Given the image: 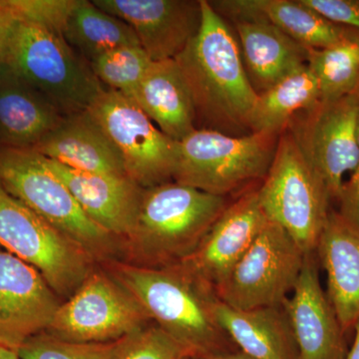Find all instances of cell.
Masks as SVG:
<instances>
[{
  "label": "cell",
  "mask_w": 359,
  "mask_h": 359,
  "mask_svg": "<svg viewBox=\"0 0 359 359\" xmlns=\"http://www.w3.org/2000/svg\"><path fill=\"white\" fill-rule=\"evenodd\" d=\"M202 25L174 59L192 96L197 129L231 136L252 133L257 93L250 84L235 34L210 1L201 0Z\"/></svg>",
  "instance_id": "6da1fadb"
},
{
  "label": "cell",
  "mask_w": 359,
  "mask_h": 359,
  "mask_svg": "<svg viewBox=\"0 0 359 359\" xmlns=\"http://www.w3.org/2000/svg\"><path fill=\"white\" fill-rule=\"evenodd\" d=\"M118 280L150 320L172 337L190 358L231 353V341L214 313L218 297L212 287L180 264L162 268L119 266Z\"/></svg>",
  "instance_id": "7a4b0ae2"
},
{
  "label": "cell",
  "mask_w": 359,
  "mask_h": 359,
  "mask_svg": "<svg viewBox=\"0 0 359 359\" xmlns=\"http://www.w3.org/2000/svg\"><path fill=\"white\" fill-rule=\"evenodd\" d=\"M2 62L63 116L88 110L106 88L57 30L18 21Z\"/></svg>",
  "instance_id": "3957f363"
},
{
  "label": "cell",
  "mask_w": 359,
  "mask_h": 359,
  "mask_svg": "<svg viewBox=\"0 0 359 359\" xmlns=\"http://www.w3.org/2000/svg\"><path fill=\"white\" fill-rule=\"evenodd\" d=\"M230 203L171 181L144 189L131 238L151 263H181L197 249Z\"/></svg>",
  "instance_id": "277c9868"
},
{
  "label": "cell",
  "mask_w": 359,
  "mask_h": 359,
  "mask_svg": "<svg viewBox=\"0 0 359 359\" xmlns=\"http://www.w3.org/2000/svg\"><path fill=\"white\" fill-rule=\"evenodd\" d=\"M257 195L269 221L282 226L304 254L316 252L334 203L325 181L287 129L280 135Z\"/></svg>",
  "instance_id": "5b68a950"
},
{
  "label": "cell",
  "mask_w": 359,
  "mask_h": 359,
  "mask_svg": "<svg viewBox=\"0 0 359 359\" xmlns=\"http://www.w3.org/2000/svg\"><path fill=\"white\" fill-rule=\"evenodd\" d=\"M280 135L231 136L196 129L179 142L174 181L203 192L226 197L266 178Z\"/></svg>",
  "instance_id": "8992f818"
},
{
  "label": "cell",
  "mask_w": 359,
  "mask_h": 359,
  "mask_svg": "<svg viewBox=\"0 0 359 359\" xmlns=\"http://www.w3.org/2000/svg\"><path fill=\"white\" fill-rule=\"evenodd\" d=\"M0 183L7 192L87 252L110 244L108 231L85 214L62 180L35 150L0 151Z\"/></svg>",
  "instance_id": "52a82bcc"
},
{
  "label": "cell",
  "mask_w": 359,
  "mask_h": 359,
  "mask_svg": "<svg viewBox=\"0 0 359 359\" xmlns=\"http://www.w3.org/2000/svg\"><path fill=\"white\" fill-rule=\"evenodd\" d=\"M0 247L41 273L69 299L91 275L89 254L7 192L0 183Z\"/></svg>",
  "instance_id": "ba28073f"
},
{
  "label": "cell",
  "mask_w": 359,
  "mask_h": 359,
  "mask_svg": "<svg viewBox=\"0 0 359 359\" xmlns=\"http://www.w3.org/2000/svg\"><path fill=\"white\" fill-rule=\"evenodd\" d=\"M306 255L282 226L269 219L216 290L217 297L240 311L283 306L294 292Z\"/></svg>",
  "instance_id": "9c48e42d"
},
{
  "label": "cell",
  "mask_w": 359,
  "mask_h": 359,
  "mask_svg": "<svg viewBox=\"0 0 359 359\" xmlns=\"http://www.w3.org/2000/svg\"><path fill=\"white\" fill-rule=\"evenodd\" d=\"M88 112L119 151L135 183L147 189L174 181L179 142L163 133L131 99L106 89Z\"/></svg>",
  "instance_id": "30bf717a"
},
{
  "label": "cell",
  "mask_w": 359,
  "mask_h": 359,
  "mask_svg": "<svg viewBox=\"0 0 359 359\" xmlns=\"http://www.w3.org/2000/svg\"><path fill=\"white\" fill-rule=\"evenodd\" d=\"M149 320L121 283L95 273L60 304L46 332L75 344H104L143 330Z\"/></svg>",
  "instance_id": "8fae6325"
},
{
  "label": "cell",
  "mask_w": 359,
  "mask_h": 359,
  "mask_svg": "<svg viewBox=\"0 0 359 359\" xmlns=\"http://www.w3.org/2000/svg\"><path fill=\"white\" fill-rule=\"evenodd\" d=\"M358 104L347 96L299 112L287 127L337 205L344 175L353 173L358 164Z\"/></svg>",
  "instance_id": "7c38bea8"
},
{
  "label": "cell",
  "mask_w": 359,
  "mask_h": 359,
  "mask_svg": "<svg viewBox=\"0 0 359 359\" xmlns=\"http://www.w3.org/2000/svg\"><path fill=\"white\" fill-rule=\"evenodd\" d=\"M59 306L41 273L0 247V346L18 353L48 330Z\"/></svg>",
  "instance_id": "4fadbf2b"
},
{
  "label": "cell",
  "mask_w": 359,
  "mask_h": 359,
  "mask_svg": "<svg viewBox=\"0 0 359 359\" xmlns=\"http://www.w3.org/2000/svg\"><path fill=\"white\" fill-rule=\"evenodd\" d=\"M126 22L151 60H174L199 32L201 0H92Z\"/></svg>",
  "instance_id": "5bb4252c"
},
{
  "label": "cell",
  "mask_w": 359,
  "mask_h": 359,
  "mask_svg": "<svg viewBox=\"0 0 359 359\" xmlns=\"http://www.w3.org/2000/svg\"><path fill=\"white\" fill-rule=\"evenodd\" d=\"M268 221L257 189L247 191L228 205L197 249L177 264L216 292Z\"/></svg>",
  "instance_id": "9a60e30c"
},
{
  "label": "cell",
  "mask_w": 359,
  "mask_h": 359,
  "mask_svg": "<svg viewBox=\"0 0 359 359\" xmlns=\"http://www.w3.org/2000/svg\"><path fill=\"white\" fill-rule=\"evenodd\" d=\"M316 252L306 254L304 266L292 297L283 308L289 316L299 359H344L347 347L346 332L318 276Z\"/></svg>",
  "instance_id": "2e32d148"
},
{
  "label": "cell",
  "mask_w": 359,
  "mask_h": 359,
  "mask_svg": "<svg viewBox=\"0 0 359 359\" xmlns=\"http://www.w3.org/2000/svg\"><path fill=\"white\" fill-rule=\"evenodd\" d=\"M46 162L94 223L110 235L131 237L144 188L128 176L86 173L47 158Z\"/></svg>",
  "instance_id": "e0dca14e"
},
{
  "label": "cell",
  "mask_w": 359,
  "mask_h": 359,
  "mask_svg": "<svg viewBox=\"0 0 359 359\" xmlns=\"http://www.w3.org/2000/svg\"><path fill=\"white\" fill-rule=\"evenodd\" d=\"M316 254L327 273L328 299L347 334L359 318V226L332 208Z\"/></svg>",
  "instance_id": "ac0fdd59"
},
{
  "label": "cell",
  "mask_w": 359,
  "mask_h": 359,
  "mask_svg": "<svg viewBox=\"0 0 359 359\" xmlns=\"http://www.w3.org/2000/svg\"><path fill=\"white\" fill-rule=\"evenodd\" d=\"M34 150L77 171L127 176L119 151L88 110L65 116Z\"/></svg>",
  "instance_id": "d6986e66"
},
{
  "label": "cell",
  "mask_w": 359,
  "mask_h": 359,
  "mask_svg": "<svg viewBox=\"0 0 359 359\" xmlns=\"http://www.w3.org/2000/svg\"><path fill=\"white\" fill-rule=\"evenodd\" d=\"M210 4L217 13L235 21L264 18L308 49L330 48L359 33L328 20L302 0H230Z\"/></svg>",
  "instance_id": "ffe728a7"
},
{
  "label": "cell",
  "mask_w": 359,
  "mask_h": 359,
  "mask_svg": "<svg viewBox=\"0 0 359 359\" xmlns=\"http://www.w3.org/2000/svg\"><path fill=\"white\" fill-rule=\"evenodd\" d=\"M6 63H0V151L34 150L63 119Z\"/></svg>",
  "instance_id": "44dd1931"
},
{
  "label": "cell",
  "mask_w": 359,
  "mask_h": 359,
  "mask_svg": "<svg viewBox=\"0 0 359 359\" xmlns=\"http://www.w3.org/2000/svg\"><path fill=\"white\" fill-rule=\"evenodd\" d=\"M248 77L257 94L308 65L309 49L262 18L235 21Z\"/></svg>",
  "instance_id": "7402d4cb"
},
{
  "label": "cell",
  "mask_w": 359,
  "mask_h": 359,
  "mask_svg": "<svg viewBox=\"0 0 359 359\" xmlns=\"http://www.w3.org/2000/svg\"><path fill=\"white\" fill-rule=\"evenodd\" d=\"M219 327L243 353L256 359H299L289 316L283 306L240 311L218 299Z\"/></svg>",
  "instance_id": "603a6c76"
},
{
  "label": "cell",
  "mask_w": 359,
  "mask_h": 359,
  "mask_svg": "<svg viewBox=\"0 0 359 359\" xmlns=\"http://www.w3.org/2000/svg\"><path fill=\"white\" fill-rule=\"evenodd\" d=\"M130 99L175 141L197 129L192 96L175 60L153 61Z\"/></svg>",
  "instance_id": "cb8c5ba5"
},
{
  "label": "cell",
  "mask_w": 359,
  "mask_h": 359,
  "mask_svg": "<svg viewBox=\"0 0 359 359\" xmlns=\"http://www.w3.org/2000/svg\"><path fill=\"white\" fill-rule=\"evenodd\" d=\"M61 34L88 63L120 47L140 45L126 22L89 0H75Z\"/></svg>",
  "instance_id": "d4e9b609"
},
{
  "label": "cell",
  "mask_w": 359,
  "mask_h": 359,
  "mask_svg": "<svg viewBox=\"0 0 359 359\" xmlns=\"http://www.w3.org/2000/svg\"><path fill=\"white\" fill-rule=\"evenodd\" d=\"M320 102V87L308 65L257 94L250 118L252 133L280 135L290 120Z\"/></svg>",
  "instance_id": "484cf974"
},
{
  "label": "cell",
  "mask_w": 359,
  "mask_h": 359,
  "mask_svg": "<svg viewBox=\"0 0 359 359\" xmlns=\"http://www.w3.org/2000/svg\"><path fill=\"white\" fill-rule=\"evenodd\" d=\"M308 66L320 87V102L351 95L359 82V33L330 48L309 49Z\"/></svg>",
  "instance_id": "4316f807"
},
{
  "label": "cell",
  "mask_w": 359,
  "mask_h": 359,
  "mask_svg": "<svg viewBox=\"0 0 359 359\" xmlns=\"http://www.w3.org/2000/svg\"><path fill=\"white\" fill-rule=\"evenodd\" d=\"M153 61L140 45L120 47L89 62L90 67L106 89L132 96Z\"/></svg>",
  "instance_id": "83f0119b"
},
{
  "label": "cell",
  "mask_w": 359,
  "mask_h": 359,
  "mask_svg": "<svg viewBox=\"0 0 359 359\" xmlns=\"http://www.w3.org/2000/svg\"><path fill=\"white\" fill-rule=\"evenodd\" d=\"M120 340L104 344H75L47 334L34 335L18 351L20 359H110Z\"/></svg>",
  "instance_id": "f1b7e54d"
},
{
  "label": "cell",
  "mask_w": 359,
  "mask_h": 359,
  "mask_svg": "<svg viewBox=\"0 0 359 359\" xmlns=\"http://www.w3.org/2000/svg\"><path fill=\"white\" fill-rule=\"evenodd\" d=\"M185 349L159 327H145L120 340L110 359H189Z\"/></svg>",
  "instance_id": "f546056e"
},
{
  "label": "cell",
  "mask_w": 359,
  "mask_h": 359,
  "mask_svg": "<svg viewBox=\"0 0 359 359\" xmlns=\"http://www.w3.org/2000/svg\"><path fill=\"white\" fill-rule=\"evenodd\" d=\"M20 21H29L62 32L75 0H8Z\"/></svg>",
  "instance_id": "4dcf8cb0"
},
{
  "label": "cell",
  "mask_w": 359,
  "mask_h": 359,
  "mask_svg": "<svg viewBox=\"0 0 359 359\" xmlns=\"http://www.w3.org/2000/svg\"><path fill=\"white\" fill-rule=\"evenodd\" d=\"M316 13L337 25L359 30V0H302Z\"/></svg>",
  "instance_id": "1f68e13d"
},
{
  "label": "cell",
  "mask_w": 359,
  "mask_h": 359,
  "mask_svg": "<svg viewBox=\"0 0 359 359\" xmlns=\"http://www.w3.org/2000/svg\"><path fill=\"white\" fill-rule=\"evenodd\" d=\"M358 160L351 178L342 187L337 211L355 226H359V117L358 124Z\"/></svg>",
  "instance_id": "d6a6232c"
},
{
  "label": "cell",
  "mask_w": 359,
  "mask_h": 359,
  "mask_svg": "<svg viewBox=\"0 0 359 359\" xmlns=\"http://www.w3.org/2000/svg\"><path fill=\"white\" fill-rule=\"evenodd\" d=\"M20 20L8 0H0V63L4 60L7 43Z\"/></svg>",
  "instance_id": "836d02e7"
},
{
  "label": "cell",
  "mask_w": 359,
  "mask_h": 359,
  "mask_svg": "<svg viewBox=\"0 0 359 359\" xmlns=\"http://www.w3.org/2000/svg\"><path fill=\"white\" fill-rule=\"evenodd\" d=\"M354 340L353 346L348 349L346 358L344 359H359V318L354 323Z\"/></svg>",
  "instance_id": "e575fe53"
},
{
  "label": "cell",
  "mask_w": 359,
  "mask_h": 359,
  "mask_svg": "<svg viewBox=\"0 0 359 359\" xmlns=\"http://www.w3.org/2000/svg\"><path fill=\"white\" fill-rule=\"evenodd\" d=\"M207 359H256L250 358L247 354L243 353L242 351H231V353L219 354V355L212 356V358Z\"/></svg>",
  "instance_id": "d590c367"
},
{
  "label": "cell",
  "mask_w": 359,
  "mask_h": 359,
  "mask_svg": "<svg viewBox=\"0 0 359 359\" xmlns=\"http://www.w3.org/2000/svg\"><path fill=\"white\" fill-rule=\"evenodd\" d=\"M0 359H20L18 353L0 346Z\"/></svg>",
  "instance_id": "8d00e7d4"
},
{
  "label": "cell",
  "mask_w": 359,
  "mask_h": 359,
  "mask_svg": "<svg viewBox=\"0 0 359 359\" xmlns=\"http://www.w3.org/2000/svg\"><path fill=\"white\" fill-rule=\"evenodd\" d=\"M351 99L354 101V102L358 103L359 105V82L358 87H356L355 90H354L353 93L351 95H349Z\"/></svg>",
  "instance_id": "74e56055"
}]
</instances>
